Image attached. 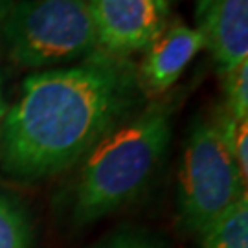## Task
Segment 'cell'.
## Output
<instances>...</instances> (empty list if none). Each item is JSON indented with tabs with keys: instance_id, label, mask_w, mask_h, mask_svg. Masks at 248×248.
Segmentation results:
<instances>
[{
	"instance_id": "obj_15",
	"label": "cell",
	"mask_w": 248,
	"mask_h": 248,
	"mask_svg": "<svg viewBox=\"0 0 248 248\" xmlns=\"http://www.w3.org/2000/svg\"><path fill=\"white\" fill-rule=\"evenodd\" d=\"M168 2H169V4H171V2H175V0H168Z\"/></svg>"
},
{
	"instance_id": "obj_4",
	"label": "cell",
	"mask_w": 248,
	"mask_h": 248,
	"mask_svg": "<svg viewBox=\"0 0 248 248\" xmlns=\"http://www.w3.org/2000/svg\"><path fill=\"white\" fill-rule=\"evenodd\" d=\"M248 195L215 118H199L187 134L177 184L180 226L201 235L213 221Z\"/></svg>"
},
{
	"instance_id": "obj_3",
	"label": "cell",
	"mask_w": 248,
	"mask_h": 248,
	"mask_svg": "<svg viewBox=\"0 0 248 248\" xmlns=\"http://www.w3.org/2000/svg\"><path fill=\"white\" fill-rule=\"evenodd\" d=\"M98 52L85 0H15L0 18V53L18 68L48 70Z\"/></svg>"
},
{
	"instance_id": "obj_8",
	"label": "cell",
	"mask_w": 248,
	"mask_h": 248,
	"mask_svg": "<svg viewBox=\"0 0 248 248\" xmlns=\"http://www.w3.org/2000/svg\"><path fill=\"white\" fill-rule=\"evenodd\" d=\"M0 248H35V228L28 206L0 186Z\"/></svg>"
},
{
	"instance_id": "obj_6",
	"label": "cell",
	"mask_w": 248,
	"mask_h": 248,
	"mask_svg": "<svg viewBox=\"0 0 248 248\" xmlns=\"http://www.w3.org/2000/svg\"><path fill=\"white\" fill-rule=\"evenodd\" d=\"M206 50L202 35L184 22H173L164 28L145 50L136 64L138 83L145 99L166 96L180 79L187 64L199 52Z\"/></svg>"
},
{
	"instance_id": "obj_13",
	"label": "cell",
	"mask_w": 248,
	"mask_h": 248,
	"mask_svg": "<svg viewBox=\"0 0 248 248\" xmlns=\"http://www.w3.org/2000/svg\"><path fill=\"white\" fill-rule=\"evenodd\" d=\"M6 114H8V103H6V98H4V78L0 74V149H2V140H4Z\"/></svg>"
},
{
	"instance_id": "obj_2",
	"label": "cell",
	"mask_w": 248,
	"mask_h": 248,
	"mask_svg": "<svg viewBox=\"0 0 248 248\" xmlns=\"http://www.w3.org/2000/svg\"><path fill=\"white\" fill-rule=\"evenodd\" d=\"M175 110L173 96L149 99L83 156L55 199L70 230L124 210L147 189L169 149Z\"/></svg>"
},
{
	"instance_id": "obj_5",
	"label": "cell",
	"mask_w": 248,
	"mask_h": 248,
	"mask_svg": "<svg viewBox=\"0 0 248 248\" xmlns=\"http://www.w3.org/2000/svg\"><path fill=\"white\" fill-rule=\"evenodd\" d=\"M101 52L131 59L169 24L168 0H85Z\"/></svg>"
},
{
	"instance_id": "obj_1",
	"label": "cell",
	"mask_w": 248,
	"mask_h": 248,
	"mask_svg": "<svg viewBox=\"0 0 248 248\" xmlns=\"http://www.w3.org/2000/svg\"><path fill=\"white\" fill-rule=\"evenodd\" d=\"M143 105L133 59L98 52L35 72L8 107L0 169L24 184L59 177Z\"/></svg>"
},
{
	"instance_id": "obj_12",
	"label": "cell",
	"mask_w": 248,
	"mask_h": 248,
	"mask_svg": "<svg viewBox=\"0 0 248 248\" xmlns=\"http://www.w3.org/2000/svg\"><path fill=\"white\" fill-rule=\"evenodd\" d=\"M96 248H164L156 237L143 230H120L98 243Z\"/></svg>"
},
{
	"instance_id": "obj_14",
	"label": "cell",
	"mask_w": 248,
	"mask_h": 248,
	"mask_svg": "<svg viewBox=\"0 0 248 248\" xmlns=\"http://www.w3.org/2000/svg\"><path fill=\"white\" fill-rule=\"evenodd\" d=\"M15 0H0V18L6 15V11L9 9V6L13 4Z\"/></svg>"
},
{
	"instance_id": "obj_7",
	"label": "cell",
	"mask_w": 248,
	"mask_h": 248,
	"mask_svg": "<svg viewBox=\"0 0 248 248\" xmlns=\"http://www.w3.org/2000/svg\"><path fill=\"white\" fill-rule=\"evenodd\" d=\"M195 24L221 74L248 61V0H197Z\"/></svg>"
},
{
	"instance_id": "obj_10",
	"label": "cell",
	"mask_w": 248,
	"mask_h": 248,
	"mask_svg": "<svg viewBox=\"0 0 248 248\" xmlns=\"http://www.w3.org/2000/svg\"><path fill=\"white\" fill-rule=\"evenodd\" d=\"M221 129L224 143L230 151L232 160L239 171L241 180L247 184L248 180V120H237L228 114L224 108L217 110L213 116Z\"/></svg>"
},
{
	"instance_id": "obj_11",
	"label": "cell",
	"mask_w": 248,
	"mask_h": 248,
	"mask_svg": "<svg viewBox=\"0 0 248 248\" xmlns=\"http://www.w3.org/2000/svg\"><path fill=\"white\" fill-rule=\"evenodd\" d=\"M224 110L237 120H248V61L221 74Z\"/></svg>"
},
{
	"instance_id": "obj_9",
	"label": "cell",
	"mask_w": 248,
	"mask_h": 248,
	"mask_svg": "<svg viewBox=\"0 0 248 248\" xmlns=\"http://www.w3.org/2000/svg\"><path fill=\"white\" fill-rule=\"evenodd\" d=\"M201 248H248V195L232 204L199 235Z\"/></svg>"
}]
</instances>
